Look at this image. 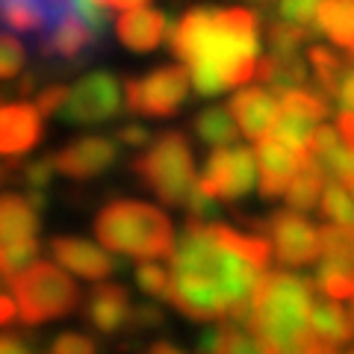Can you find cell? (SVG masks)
I'll return each instance as SVG.
<instances>
[{
	"label": "cell",
	"instance_id": "21",
	"mask_svg": "<svg viewBox=\"0 0 354 354\" xmlns=\"http://www.w3.org/2000/svg\"><path fill=\"white\" fill-rule=\"evenodd\" d=\"M319 27L354 59V0H319Z\"/></svg>",
	"mask_w": 354,
	"mask_h": 354
},
{
	"label": "cell",
	"instance_id": "32",
	"mask_svg": "<svg viewBox=\"0 0 354 354\" xmlns=\"http://www.w3.org/2000/svg\"><path fill=\"white\" fill-rule=\"evenodd\" d=\"M24 44H21L12 32H6L3 41H0V77L3 80H12V77L24 68Z\"/></svg>",
	"mask_w": 354,
	"mask_h": 354
},
{
	"label": "cell",
	"instance_id": "42",
	"mask_svg": "<svg viewBox=\"0 0 354 354\" xmlns=\"http://www.w3.org/2000/svg\"><path fill=\"white\" fill-rule=\"evenodd\" d=\"M27 201L32 204L36 213H44V209H48V192L44 189H27Z\"/></svg>",
	"mask_w": 354,
	"mask_h": 354
},
{
	"label": "cell",
	"instance_id": "31",
	"mask_svg": "<svg viewBox=\"0 0 354 354\" xmlns=\"http://www.w3.org/2000/svg\"><path fill=\"white\" fill-rule=\"evenodd\" d=\"M165 325V310L160 304H136L130 310V319H127V330L133 334H148V330H157Z\"/></svg>",
	"mask_w": 354,
	"mask_h": 354
},
{
	"label": "cell",
	"instance_id": "36",
	"mask_svg": "<svg viewBox=\"0 0 354 354\" xmlns=\"http://www.w3.org/2000/svg\"><path fill=\"white\" fill-rule=\"evenodd\" d=\"M68 95H71V88L62 86V83L48 86V88H41V92L36 95V106L41 109L44 115H53V113H59L65 101H68Z\"/></svg>",
	"mask_w": 354,
	"mask_h": 354
},
{
	"label": "cell",
	"instance_id": "3",
	"mask_svg": "<svg viewBox=\"0 0 354 354\" xmlns=\"http://www.w3.org/2000/svg\"><path fill=\"white\" fill-rule=\"evenodd\" d=\"M313 281L290 272H266L257 290L245 328L260 337L266 354H313L319 339L310 325L313 313Z\"/></svg>",
	"mask_w": 354,
	"mask_h": 354
},
{
	"label": "cell",
	"instance_id": "46",
	"mask_svg": "<svg viewBox=\"0 0 354 354\" xmlns=\"http://www.w3.org/2000/svg\"><path fill=\"white\" fill-rule=\"evenodd\" d=\"M339 354H354V348H348V351H339Z\"/></svg>",
	"mask_w": 354,
	"mask_h": 354
},
{
	"label": "cell",
	"instance_id": "23",
	"mask_svg": "<svg viewBox=\"0 0 354 354\" xmlns=\"http://www.w3.org/2000/svg\"><path fill=\"white\" fill-rule=\"evenodd\" d=\"M322 189H325V169L316 157H310L301 165V171L292 177L290 189H286V207L298 209V213H307V209H313L319 204Z\"/></svg>",
	"mask_w": 354,
	"mask_h": 354
},
{
	"label": "cell",
	"instance_id": "22",
	"mask_svg": "<svg viewBox=\"0 0 354 354\" xmlns=\"http://www.w3.org/2000/svg\"><path fill=\"white\" fill-rule=\"evenodd\" d=\"M192 130H195V136L209 148H225V145H230V142H236V133H242L239 121H236L230 106H213V109L198 113L195 121H192Z\"/></svg>",
	"mask_w": 354,
	"mask_h": 354
},
{
	"label": "cell",
	"instance_id": "44",
	"mask_svg": "<svg viewBox=\"0 0 354 354\" xmlns=\"http://www.w3.org/2000/svg\"><path fill=\"white\" fill-rule=\"evenodd\" d=\"M145 354H183V351L177 348V346H171V342H153V346Z\"/></svg>",
	"mask_w": 354,
	"mask_h": 354
},
{
	"label": "cell",
	"instance_id": "30",
	"mask_svg": "<svg viewBox=\"0 0 354 354\" xmlns=\"http://www.w3.org/2000/svg\"><path fill=\"white\" fill-rule=\"evenodd\" d=\"M136 286L153 298H171V274H165V269H160L153 263H139Z\"/></svg>",
	"mask_w": 354,
	"mask_h": 354
},
{
	"label": "cell",
	"instance_id": "9",
	"mask_svg": "<svg viewBox=\"0 0 354 354\" xmlns=\"http://www.w3.org/2000/svg\"><path fill=\"white\" fill-rule=\"evenodd\" d=\"M257 169H260L257 151H251L245 145H236V148L225 145L209 153L201 183L221 201L236 204L257 186Z\"/></svg>",
	"mask_w": 354,
	"mask_h": 354
},
{
	"label": "cell",
	"instance_id": "25",
	"mask_svg": "<svg viewBox=\"0 0 354 354\" xmlns=\"http://www.w3.org/2000/svg\"><path fill=\"white\" fill-rule=\"evenodd\" d=\"M307 59H310V68H313V74H316V88L325 92L328 97H337L339 83H342V77H346L348 65L342 62L330 48H322V44H310Z\"/></svg>",
	"mask_w": 354,
	"mask_h": 354
},
{
	"label": "cell",
	"instance_id": "6",
	"mask_svg": "<svg viewBox=\"0 0 354 354\" xmlns=\"http://www.w3.org/2000/svg\"><path fill=\"white\" fill-rule=\"evenodd\" d=\"M57 263H32L18 278L6 281V290L18 298V316L24 325H41L62 319L80 304V290Z\"/></svg>",
	"mask_w": 354,
	"mask_h": 354
},
{
	"label": "cell",
	"instance_id": "2",
	"mask_svg": "<svg viewBox=\"0 0 354 354\" xmlns=\"http://www.w3.org/2000/svg\"><path fill=\"white\" fill-rule=\"evenodd\" d=\"M174 57L189 68L216 71L227 88L257 77L260 15L251 9L195 6L171 30Z\"/></svg>",
	"mask_w": 354,
	"mask_h": 354
},
{
	"label": "cell",
	"instance_id": "38",
	"mask_svg": "<svg viewBox=\"0 0 354 354\" xmlns=\"http://www.w3.org/2000/svg\"><path fill=\"white\" fill-rule=\"evenodd\" d=\"M115 139L124 142V145H130V148H145V145H151V133L142 127V124H124V127H118Z\"/></svg>",
	"mask_w": 354,
	"mask_h": 354
},
{
	"label": "cell",
	"instance_id": "20",
	"mask_svg": "<svg viewBox=\"0 0 354 354\" xmlns=\"http://www.w3.org/2000/svg\"><path fill=\"white\" fill-rule=\"evenodd\" d=\"M310 328H313L316 337H322L325 342H334V346H342L354 337V322L351 313H346L337 298H322V301H313V313H310Z\"/></svg>",
	"mask_w": 354,
	"mask_h": 354
},
{
	"label": "cell",
	"instance_id": "28",
	"mask_svg": "<svg viewBox=\"0 0 354 354\" xmlns=\"http://www.w3.org/2000/svg\"><path fill=\"white\" fill-rule=\"evenodd\" d=\"M322 239V257H337L342 263L354 266V225H334L319 227Z\"/></svg>",
	"mask_w": 354,
	"mask_h": 354
},
{
	"label": "cell",
	"instance_id": "33",
	"mask_svg": "<svg viewBox=\"0 0 354 354\" xmlns=\"http://www.w3.org/2000/svg\"><path fill=\"white\" fill-rule=\"evenodd\" d=\"M186 209H189V216L198 218V221H216L218 218L216 195L201 183V177H198V183H195V189L189 195V201H186Z\"/></svg>",
	"mask_w": 354,
	"mask_h": 354
},
{
	"label": "cell",
	"instance_id": "24",
	"mask_svg": "<svg viewBox=\"0 0 354 354\" xmlns=\"http://www.w3.org/2000/svg\"><path fill=\"white\" fill-rule=\"evenodd\" d=\"M313 286L328 298L351 301L354 298V266L342 263L337 257H322V263H319L313 272Z\"/></svg>",
	"mask_w": 354,
	"mask_h": 354
},
{
	"label": "cell",
	"instance_id": "15",
	"mask_svg": "<svg viewBox=\"0 0 354 354\" xmlns=\"http://www.w3.org/2000/svg\"><path fill=\"white\" fill-rule=\"evenodd\" d=\"M171 18L157 9H124V15L115 21V36L118 41L130 48L133 53H151L157 50L165 39H171Z\"/></svg>",
	"mask_w": 354,
	"mask_h": 354
},
{
	"label": "cell",
	"instance_id": "13",
	"mask_svg": "<svg viewBox=\"0 0 354 354\" xmlns=\"http://www.w3.org/2000/svg\"><path fill=\"white\" fill-rule=\"evenodd\" d=\"M257 165H260V195L263 198H278L286 195L292 177L301 171V165L310 160V153H298L290 145H283L274 136H266L257 142Z\"/></svg>",
	"mask_w": 354,
	"mask_h": 354
},
{
	"label": "cell",
	"instance_id": "41",
	"mask_svg": "<svg viewBox=\"0 0 354 354\" xmlns=\"http://www.w3.org/2000/svg\"><path fill=\"white\" fill-rule=\"evenodd\" d=\"M92 3L101 9H136V6H145L148 0H92Z\"/></svg>",
	"mask_w": 354,
	"mask_h": 354
},
{
	"label": "cell",
	"instance_id": "7",
	"mask_svg": "<svg viewBox=\"0 0 354 354\" xmlns=\"http://www.w3.org/2000/svg\"><path fill=\"white\" fill-rule=\"evenodd\" d=\"M192 71L189 65H162L148 77H127L124 80V101L130 115L148 118H171L189 97Z\"/></svg>",
	"mask_w": 354,
	"mask_h": 354
},
{
	"label": "cell",
	"instance_id": "11",
	"mask_svg": "<svg viewBox=\"0 0 354 354\" xmlns=\"http://www.w3.org/2000/svg\"><path fill=\"white\" fill-rule=\"evenodd\" d=\"M104 36V30L88 21L86 15H71L62 24L44 30L36 36V48L39 57L44 59H59V62H77L88 50V44H95Z\"/></svg>",
	"mask_w": 354,
	"mask_h": 354
},
{
	"label": "cell",
	"instance_id": "26",
	"mask_svg": "<svg viewBox=\"0 0 354 354\" xmlns=\"http://www.w3.org/2000/svg\"><path fill=\"white\" fill-rule=\"evenodd\" d=\"M348 186V183H346ZM342 186V180H330L325 183L322 198H319V213L334 225H354V195Z\"/></svg>",
	"mask_w": 354,
	"mask_h": 354
},
{
	"label": "cell",
	"instance_id": "14",
	"mask_svg": "<svg viewBox=\"0 0 354 354\" xmlns=\"http://www.w3.org/2000/svg\"><path fill=\"white\" fill-rule=\"evenodd\" d=\"M48 251L59 266H65L68 272L80 274L86 281H104L113 272L124 269L121 260H113L106 251L95 248L92 242H83L77 236H53L48 242Z\"/></svg>",
	"mask_w": 354,
	"mask_h": 354
},
{
	"label": "cell",
	"instance_id": "35",
	"mask_svg": "<svg viewBox=\"0 0 354 354\" xmlns=\"http://www.w3.org/2000/svg\"><path fill=\"white\" fill-rule=\"evenodd\" d=\"M53 171H57V162L53 157H41V160H32L21 169V180L27 183V189H44L50 183Z\"/></svg>",
	"mask_w": 354,
	"mask_h": 354
},
{
	"label": "cell",
	"instance_id": "4",
	"mask_svg": "<svg viewBox=\"0 0 354 354\" xmlns=\"http://www.w3.org/2000/svg\"><path fill=\"white\" fill-rule=\"evenodd\" d=\"M95 236L104 248L133 260H162L174 251V230L169 216L145 201H109L95 216Z\"/></svg>",
	"mask_w": 354,
	"mask_h": 354
},
{
	"label": "cell",
	"instance_id": "17",
	"mask_svg": "<svg viewBox=\"0 0 354 354\" xmlns=\"http://www.w3.org/2000/svg\"><path fill=\"white\" fill-rule=\"evenodd\" d=\"M227 106L234 109L242 133H245L251 142H260L266 133L272 130L274 118H278L281 101H274L272 88H239V92L230 97Z\"/></svg>",
	"mask_w": 354,
	"mask_h": 354
},
{
	"label": "cell",
	"instance_id": "8",
	"mask_svg": "<svg viewBox=\"0 0 354 354\" xmlns=\"http://www.w3.org/2000/svg\"><path fill=\"white\" fill-rule=\"evenodd\" d=\"M121 109H127L124 83H118L109 71H92L71 88L68 101L59 109V118L71 127H88L115 118Z\"/></svg>",
	"mask_w": 354,
	"mask_h": 354
},
{
	"label": "cell",
	"instance_id": "12",
	"mask_svg": "<svg viewBox=\"0 0 354 354\" xmlns=\"http://www.w3.org/2000/svg\"><path fill=\"white\" fill-rule=\"evenodd\" d=\"M115 160H118V145L104 136H80L53 153L57 171L65 177H74V180H88V177L104 174Z\"/></svg>",
	"mask_w": 354,
	"mask_h": 354
},
{
	"label": "cell",
	"instance_id": "16",
	"mask_svg": "<svg viewBox=\"0 0 354 354\" xmlns=\"http://www.w3.org/2000/svg\"><path fill=\"white\" fill-rule=\"evenodd\" d=\"M41 109L36 104L18 101L0 109V151L6 157H24L41 139Z\"/></svg>",
	"mask_w": 354,
	"mask_h": 354
},
{
	"label": "cell",
	"instance_id": "45",
	"mask_svg": "<svg viewBox=\"0 0 354 354\" xmlns=\"http://www.w3.org/2000/svg\"><path fill=\"white\" fill-rule=\"evenodd\" d=\"M251 3H257V6H269V3H274V0H251Z\"/></svg>",
	"mask_w": 354,
	"mask_h": 354
},
{
	"label": "cell",
	"instance_id": "37",
	"mask_svg": "<svg viewBox=\"0 0 354 354\" xmlns=\"http://www.w3.org/2000/svg\"><path fill=\"white\" fill-rule=\"evenodd\" d=\"M221 342H225V325L221 328H204L201 334L195 337V354H218Z\"/></svg>",
	"mask_w": 354,
	"mask_h": 354
},
{
	"label": "cell",
	"instance_id": "39",
	"mask_svg": "<svg viewBox=\"0 0 354 354\" xmlns=\"http://www.w3.org/2000/svg\"><path fill=\"white\" fill-rule=\"evenodd\" d=\"M0 354H32V348L21 337H15L12 330H9V334L0 339Z\"/></svg>",
	"mask_w": 354,
	"mask_h": 354
},
{
	"label": "cell",
	"instance_id": "27",
	"mask_svg": "<svg viewBox=\"0 0 354 354\" xmlns=\"http://www.w3.org/2000/svg\"><path fill=\"white\" fill-rule=\"evenodd\" d=\"M39 257V242L36 239H18V242H6L0 251V272H3V283L18 278L24 269H30Z\"/></svg>",
	"mask_w": 354,
	"mask_h": 354
},
{
	"label": "cell",
	"instance_id": "34",
	"mask_svg": "<svg viewBox=\"0 0 354 354\" xmlns=\"http://www.w3.org/2000/svg\"><path fill=\"white\" fill-rule=\"evenodd\" d=\"M48 354H97V346L92 337L77 334V330H65L50 339Z\"/></svg>",
	"mask_w": 354,
	"mask_h": 354
},
{
	"label": "cell",
	"instance_id": "19",
	"mask_svg": "<svg viewBox=\"0 0 354 354\" xmlns=\"http://www.w3.org/2000/svg\"><path fill=\"white\" fill-rule=\"evenodd\" d=\"M39 230V216L27 198H21L15 192H6L0 201V242H18L30 239Z\"/></svg>",
	"mask_w": 354,
	"mask_h": 354
},
{
	"label": "cell",
	"instance_id": "5",
	"mask_svg": "<svg viewBox=\"0 0 354 354\" xmlns=\"http://www.w3.org/2000/svg\"><path fill=\"white\" fill-rule=\"evenodd\" d=\"M133 171L169 207H186L198 183L189 142L180 130H169L153 139L151 148L133 160Z\"/></svg>",
	"mask_w": 354,
	"mask_h": 354
},
{
	"label": "cell",
	"instance_id": "10",
	"mask_svg": "<svg viewBox=\"0 0 354 354\" xmlns=\"http://www.w3.org/2000/svg\"><path fill=\"white\" fill-rule=\"evenodd\" d=\"M263 234L269 236L274 257L283 266H310L322 254L319 227H313L298 209H278L269 218H263Z\"/></svg>",
	"mask_w": 354,
	"mask_h": 354
},
{
	"label": "cell",
	"instance_id": "43",
	"mask_svg": "<svg viewBox=\"0 0 354 354\" xmlns=\"http://www.w3.org/2000/svg\"><path fill=\"white\" fill-rule=\"evenodd\" d=\"M36 80H39V77L32 74V71L21 77V80H18V95H32V88H36Z\"/></svg>",
	"mask_w": 354,
	"mask_h": 354
},
{
	"label": "cell",
	"instance_id": "18",
	"mask_svg": "<svg viewBox=\"0 0 354 354\" xmlns=\"http://www.w3.org/2000/svg\"><path fill=\"white\" fill-rule=\"evenodd\" d=\"M130 295L118 283H95L86 298V322L95 325L101 334H115L127 328L130 319Z\"/></svg>",
	"mask_w": 354,
	"mask_h": 354
},
{
	"label": "cell",
	"instance_id": "40",
	"mask_svg": "<svg viewBox=\"0 0 354 354\" xmlns=\"http://www.w3.org/2000/svg\"><path fill=\"white\" fill-rule=\"evenodd\" d=\"M15 313H18V298H12V292L6 290V295L0 298V322L9 328L15 322Z\"/></svg>",
	"mask_w": 354,
	"mask_h": 354
},
{
	"label": "cell",
	"instance_id": "29",
	"mask_svg": "<svg viewBox=\"0 0 354 354\" xmlns=\"http://www.w3.org/2000/svg\"><path fill=\"white\" fill-rule=\"evenodd\" d=\"M278 18L310 30L316 39L325 36L319 27V0H278Z\"/></svg>",
	"mask_w": 354,
	"mask_h": 354
},
{
	"label": "cell",
	"instance_id": "1",
	"mask_svg": "<svg viewBox=\"0 0 354 354\" xmlns=\"http://www.w3.org/2000/svg\"><path fill=\"white\" fill-rule=\"evenodd\" d=\"M269 260L272 242L263 236L189 216L171 251L169 301L198 322L225 319L230 307L254 298Z\"/></svg>",
	"mask_w": 354,
	"mask_h": 354
}]
</instances>
